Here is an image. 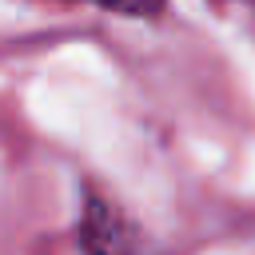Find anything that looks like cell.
I'll list each match as a JSON object with an SVG mask.
<instances>
[{"mask_svg":"<svg viewBox=\"0 0 255 255\" xmlns=\"http://www.w3.org/2000/svg\"><path fill=\"white\" fill-rule=\"evenodd\" d=\"M80 4H96V8H108L120 16H139V20H151L167 8V0H80Z\"/></svg>","mask_w":255,"mask_h":255,"instance_id":"cell-2","label":"cell"},{"mask_svg":"<svg viewBox=\"0 0 255 255\" xmlns=\"http://www.w3.org/2000/svg\"><path fill=\"white\" fill-rule=\"evenodd\" d=\"M80 247L84 255H151L139 239V231L96 191L84 195L80 215Z\"/></svg>","mask_w":255,"mask_h":255,"instance_id":"cell-1","label":"cell"}]
</instances>
